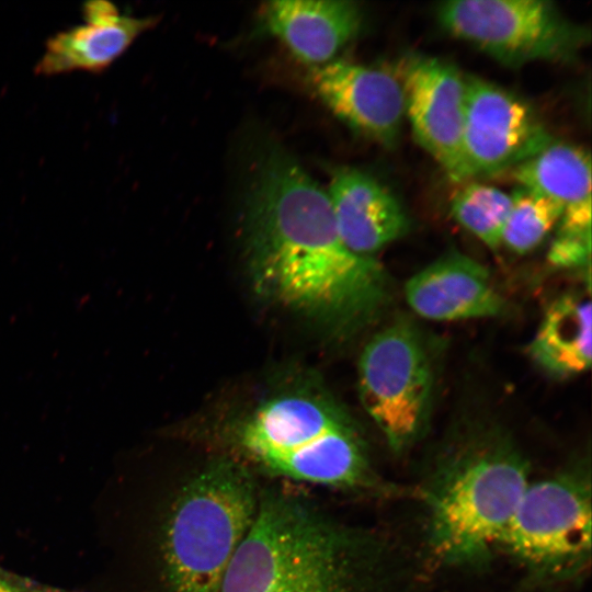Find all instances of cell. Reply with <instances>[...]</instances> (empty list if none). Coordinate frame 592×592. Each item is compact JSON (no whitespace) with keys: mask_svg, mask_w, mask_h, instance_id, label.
<instances>
[{"mask_svg":"<svg viewBox=\"0 0 592 592\" xmlns=\"http://www.w3.org/2000/svg\"><path fill=\"white\" fill-rule=\"evenodd\" d=\"M451 36L516 68L533 61H574L590 31L548 0H451L435 10Z\"/></svg>","mask_w":592,"mask_h":592,"instance_id":"52a82bcc","label":"cell"},{"mask_svg":"<svg viewBox=\"0 0 592 592\" xmlns=\"http://www.w3.org/2000/svg\"><path fill=\"white\" fill-rule=\"evenodd\" d=\"M521 186L544 194L563 208L591 201V160L582 148L551 140L510 170Z\"/></svg>","mask_w":592,"mask_h":592,"instance_id":"e0dca14e","label":"cell"},{"mask_svg":"<svg viewBox=\"0 0 592 592\" xmlns=\"http://www.w3.org/2000/svg\"><path fill=\"white\" fill-rule=\"evenodd\" d=\"M591 477L582 465L530 481L499 548L536 585L580 578L591 560Z\"/></svg>","mask_w":592,"mask_h":592,"instance_id":"8992f818","label":"cell"},{"mask_svg":"<svg viewBox=\"0 0 592 592\" xmlns=\"http://www.w3.org/2000/svg\"><path fill=\"white\" fill-rule=\"evenodd\" d=\"M309 88L354 132L392 147L405 118V95L394 70L334 59L310 67Z\"/></svg>","mask_w":592,"mask_h":592,"instance_id":"8fae6325","label":"cell"},{"mask_svg":"<svg viewBox=\"0 0 592 592\" xmlns=\"http://www.w3.org/2000/svg\"><path fill=\"white\" fill-rule=\"evenodd\" d=\"M511 198L501 244L517 254H525L539 246L557 226L563 206L544 194L523 186L513 191Z\"/></svg>","mask_w":592,"mask_h":592,"instance_id":"ac0fdd59","label":"cell"},{"mask_svg":"<svg viewBox=\"0 0 592 592\" xmlns=\"http://www.w3.org/2000/svg\"><path fill=\"white\" fill-rule=\"evenodd\" d=\"M262 26L310 67L326 65L360 32L363 11L350 0H282L261 8Z\"/></svg>","mask_w":592,"mask_h":592,"instance_id":"9a60e30c","label":"cell"},{"mask_svg":"<svg viewBox=\"0 0 592 592\" xmlns=\"http://www.w3.org/2000/svg\"><path fill=\"white\" fill-rule=\"evenodd\" d=\"M238 439L255 463L295 480L346 488L363 466L362 443L346 417L310 396L267 401L244 421Z\"/></svg>","mask_w":592,"mask_h":592,"instance_id":"5b68a950","label":"cell"},{"mask_svg":"<svg viewBox=\"0 0 592 592\" xmlns=\"http://www.w3.org/2000/svg\"><path fill=\"white\" fill-rule=\"evenodd\" d=\"M243 231L255 288L284 307L352 331L391 300L384 266L344 244L328 193L283 151L267 152L257 168Z\"/></svg>","mask_w":592,"mask_h":592,"instance_id":"6da1fadb","label":"cell"},{"mask_svg":"<svg viewBox=\"0 0 592 592\" xmlns=\"http://www.w3.org/2000/svg\"><path fill=\"white\" fill-rule=\"evenodd\" d=\"M591 234L557 231L548 251V261L557 267L590 265Z\"/></svg>","mask_w":592,"mask_h":592,"instance_id":"ffe728a7","label":"cell"},{"mask_svg":"<svg viewBox=\"0 0 592 592\" xmlns=\"http://www.w3.org/2000/svg\"><path fill=\"white\" fill-rule=\"evenodd\" d=\"M362 405L388 446L402 453L425 433L434 376L417 327L396 318L365 345L357 368Z\"/></svg>","mask_w":592,"mask_h":592,"instance_id":"ba28073f","label":"cell"},{"mask_svg":"<svg viewBox=\"0 0 592 592\" xmlns=\"http://www.w3.org/2000/svg\"><path fill=\"white\" fill-rule=\"evenodd\" d=\"M553 140L521 96L476 76H465L463 152L468 178L511 170Z\"/></svg>","mask_w":592,"mask_h":592,"instance_id":"9c48e42d","label":"cell"},{"mask_svg":"<svg viewBox=\"0 0 592 592\" xmlns=\"http://www.w3.org/2000/svg\"><path fill=\"white\" fill-rule=\"evenodd\" d=\"M591 300L583 294H566L546 309L528 352L548 375L566 378L591 365Z\"/></svg>","mask_w":592,"mask_h":592,"instance_id":"2e32d148","label":"cell"},{"mask_svg":"<svg viewBox=\"0 0 592 592\" xmlns=\"http://www.w3.org/2000/svg\"><path fill=\"white\" fill-rule=\"evenodd\" d=\"M415 141L453 182L469 180L464 161L465 77L446 60L409 54L394 70Z\"/></svg>","mask_w":592,"mask_h":592,"instance_id":"30bf717a","label":"cell"},{"mask_svg":"<svg viewBox=\"0 0 592 592\" xmlns=\"http://www.w3.org/2000/svg\"><path fill=\"white\" fill-rule=\"evenodd\" d=\"M0 592H70L0 569Z\"/></svg>","mask_w":592,"mask_h":592,"instance_id":"44dd1931","label":"cell"},{"mask_svg":"<svg viewBox=\"0 0 592 592\" xmlns=\"http://www.w3.org/2000/svg\"><path fill=\"white\" fill-rule=\"evenodd\" d=\"M327 193L339 235L357 255L375 258V253L410 228L409 217L396 195L361 170H338Z\"/></svg>","mask_w":592,"mask_h":592,"instance_id":"5bb4252c","label":"cell"},{"mask_svg":"<svg viewBox=\"0 0 592 592\" xmlns=\"http://www.w3.org/2000/svg\"><path fill=\"white\" fill-rule=\"evenodd\" d=\"M511 203V194L498 187L468 183L453 196L451 213L460 226L485 244L498 248Z\"/></svg>","mask_w":592,"mask_h":592,"instance_id":"d6986e66","label":"cell"},{"mask_svg":"<svg viewBox=\"0 0 592 592\" xmlns=\"http://www.w3.org/2000/svg\"><path fill=\"white\" fill-rule=\"evenodd\" d=\"M259 499L250 471L228 458L207 465L181 489L161 542L170 592H220L254 522Z\"/></svg>","mask_w":592,"mask_h":592,"instance_id":"277c9868","label":"cell"},{"mask_svg":"<svg viewBox=\"0 0 592 592\" xmlns=\"http://www.w3.org/2000/svg\"><path fill=\"white\" fill-rule=\"evenodd\" d=\"M379 553L308 503L264 492L220 592H376Z\"/></svg>","mask_w":592,"mask_h":592,"instance_id":"7a4b0ae2","label":"cell"},{"mask_svg":"<svg viewBox=\"0 0 592 592\" xmlns=\"http://www.w3.org/2000/svg\"><path fill=\"white\" fill-rule=\"evenodd\" d=\"M405 297L415 314L437 321L497 317L506 308L489 270L457 251L412 275L405 285Z\"/></svg>","mask_w":592,"mask_h":592,"instance_id":"7c38bea8","label":"cell"},{"mask_svg":"<svg viewBox=\"0 0 592 592\" xmlns=\"http://www.w3.org/2000/svg\"><path fill=\"white\" fill-rule=\"evenodd\" d=\"M82 18L81 24L48 38L35 66L37 75L102 72L157 22L153 16L136 18L121 13L114 3L106 0L86 2Z\"/></svg>","mask_w":592,"mask_h":592,"instance_id":"4fadbf2b","label":"cell"},{"mask_svg":"<svg viewBox=\"0 0 592 592\" xmlns=\"http://www.w3.org/2000/svg\"><path fill=\"white\" fill-rule=\"evenodd\" d=\"M530 481L526 458L503 430L483 425L460 433L422 489L434 560L458 568L486 563Z\"/></svg>","mask_w":592,"mask_h":592,"instance_id":"3957f363","label":"cell"}]
</instances>
